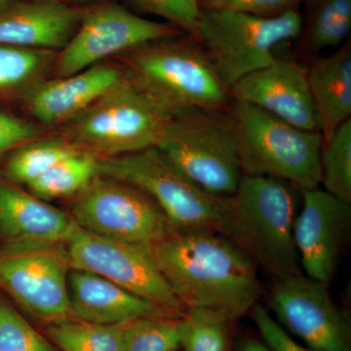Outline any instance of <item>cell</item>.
Wrapping results in <instances>:
<instances>
[{
  "mask_svg": "<svg viewBox=\"0 0 351 351\" xmlns=\"http://www.w3.org/2000/svg\"><path fill=\"white\" fill-rule=\"evenodd\" d=\"M161 274L186 311L228 323L257 306V263L239 245L212 230L175 232L151 247Z\"/></svg>",
  "mask_w": 351,
  "mask_h": 351,
  "instance_id": "6da1fadb",
  "label": "cell"
},
{
  "mask_svg": "<svg viewBox=\"0 0 351 351\" xmlns=\"http://www.w3.org/2000/svg\"><path fill=\"white\" fill-rule=\"evenodd\" d=\"M181 36V34H180ZM154 41L119 55L136 86L173 115L184 110H230V88L193 36Z\"/></svg>",
  "mask_w": 351,
  "mask_h": 351,
  "instance_id": "7a4b0ae2",
  "label": "cell"
},
{
  "mask_svg": "<svg viewBox=\"0 0 351 351\" xmlns=\"http://www.w3.org/2000/svg\"><path fill=\"white\" fill-rule=\"evenodd\" d=\"M297 193L283 180L243 175L230 196L223 235L241 247L274 281L302 274L294 240Z\"/></svg>",
  "mask_w": 351,
  "mask_h": 351,
  "instance_id": "3957f363",
  "label": "cell"
},
{
  "mask_svg": "<svg viewBox=\"0 0 351 351\" xmlns=\"http://www.w3.org/2000/svg\"><path fill=\"white\" fill-rule=\"evenodd\" d=\"M98 175L147 193L165 215L173 233L212 230L223 235L230 196L207 193L167 160L156 147L123 156L98 157Z\"/></svg>",
  "mask_w": 351,
  "mask_h": 351,
  "instance_id": "277c9868",
  "label": "cell"
},
{
  "mask_svg": "<svg viewBox=\"0 0 351 351\" xmlns=\"http://www.w3.org/2000/svg\"><path fill=\"white\" fill-rule=\"evenodd\" d=\"M243 175L269 176L299 191L319 188L322 136L262 108L233 100L230 108Z\"/></svg>",
  "mask_w": 351,
  "mask_h": 351,
  "instance_id": "5b68a950",
  "label": "cell"
},
{
  "mask_svg": "<svg viewBox=\"0 0 351 351\" xmlns=\"http://www.w3.org/2000/svg\"><path fill=\"white\" fill-rule=\"evenodd\" d=\"M174 115L127 75L69 122L68 141L97 157L156 147Z\"/></svg>",
  "mask_w": 351,
  "mask_h": 351,
  "instance_id": "8992f818",
  "label": "cell"
},
{
  "mask_svg": "<svg viewBox=\"0 0 351 351\" xmlns=\"http://www.w3.org/2000/svg\"><path fill=\"white\" fill-rule=\"evenodd\" d=\"M156 147L211 195H234L243 177L230 110L193 108L178 113Z\"/></svg>",
  "mask_w": 351,
  "mask_h": 351,
  "instance_id": "52a82bcc",
  "label": "cell"
},
{
  "mask_svg": "<svg viewBox=\"0 0 351 351\" xmlns=\"http://www.w3.org/2000/svg\"><path fill=\"white\" fill-rule=\"evenodd\" d=\"M299 8L272 17L232 11L201 9L195 36L228 87L269 66L276 48L300 38Z\"/></svg>",
  "mask_w": 351,
  "mask_h": 351,
  "instance_id": "ba28073f",
  "label": "cell"
},
{
  "mask_svg": "<svg viewBox=\"0 0 351 351\" xmlns=\"http://www.w3.org/2000/svg\"><path fill=\"white\" fill-rule=\"evenodd\" d=\"M71 216L86 232L128 243L154 246L173 233L165 215L147 193L100 175L73 196Z\"/></svg>",
  "mask_w": 351,
  "mask_h": 351,
  "instance_id": "9c48e42d",
  "label": "cell"
},
{
  "mask_svg": "<svg viewBox=\"0 0 351 351\" xmlns=\"http://www.w3.org/2000/svg\"><path fill=\"white\" fill-rule=\"evenodd\" d=\"M151 247L105 239L78 226L64 245L71 269L98 274L170 313L186 315L157 267Z\"/></svg>",
  "mask_w": 351,
  "mask_h": 351,
  "instance_id": "30bf717a",
  "label": "cell"
},
{
  "mask_svg": "<svg viewBox=\"0 0 351 351\" xmlns=\"http://www.w3.org/2000/svg\"><path fill=\"white\" fill-rule=\"evenodd\" d=\"M169 23L145 19L114 3L84 14L80 27L63 48L58 60L59 77L75 75L145 44L180 36Z\"/></svg>",
  "mask_w": 351,
  "mask_h": 351,
  "instance_id": "8fae6325",
  "label": "cell"
},
{
  "mask_svg": "<svg viewBox=\"0 0 351 351\" xmlns=\"http://www.w3.org/2000/svg\"><path fill=\"white\" fill-rule=\"evenodd\" d=\"M269 308L278 324L311 351H351L350 318L332 300L329 286L306 274L274 281Z\"/></svg>",
  "mask_w": 351,
  "mask_h": 351,
  "instance_id": "7c38bea8",
  "label": "cell"
},
{
  "mask_svg": "<svg viewBox=\"0 0 351 351\" xmlns=\"http://www.w3.org/2000/svg\"><path fill=\"white\" fill-rule=\"evenodd\" d=\"M64 246L0 252V286L46 324L69 319V274Z\"/></svg>",
  "mask_w": 351,
  "mask_h": 351,
  "instance_id": "4fadbf2b",
  "label": "cell"
},
{
  "mask_svg": "<svg viewBox=\"0 0 351 351\" xmlns=\"http://www.w3.org/2000/svg\"><path fill=\"white\" fill-rule=\"evenodd\" d=\"M300 193L302 207L294 225L300 265L307 277L329 286L350 226V203L319 188Z\"/></svg>",
  "mask_w": 351,
  "mask_h": 351,
  "instance_id": "5bb4252c",
  "label": "cell"
},
{
  "mask_svg": "<svg viewBox=\"0 0 351 351\" xmlns=\"http://www.w3.org/2000/svg\"><path fill=\"white\" fill-rule=\"evenodd\" d=\"M230 93L233 100L256 106L291 125L319 132L307 68L297 62L276 59L235 82Z\"/></svg>",
  "mask_w": 351,
  "mask_h": 351,
  "instance_id": "9a60e30c",
  "label": "cell"
},
{
  "mask_svg": "<svg viewBox=\"0 0 351 351\" xmlns=\"http://www.w3.org/2000/svg\"><path fill=\"white\" fill-rule=\"evenodd\" d=\"M77 223L62 210L0 180V239L3 250L64 246Z\"/></svg>",
  "mask_w": 351,
  "mask_h": 351,
  "instance_id": "2e32d148",
  "label": "cell"
},
{
  "mask_svg": "<svg viewBox=\"0 0 351 351\" xmlns=\"http://www.w3.org/2000/svg\"><path fill=\"white\" fill-rule=\"evenodd\" d=\"M69 319L114 325L147 316L181 317L85 270H69Z\"/></svg>",
  "mask_w": 351,
  "mask_h": 351,
  "instance_id": "e0dca14e",
  "label": "cell"
},
{
  "mask_svg": "<svg viewBox=\"0 0 351 351\" xmlns=\"http://www.w3.org/2000/svg\"><path fill=\"white\" fill-rule=\"evenodd\" d=\"M125 75L110 64H97L36 87L27 99V108L45 125L71 121L100 99Z\"/></svg>",
  "mask_w": 351,
  "mask_h": 351,
  "instance_id": "ac0fdd59",
  "label": "cell"
},
{
  "mask_svg": "<svg viewBox=\"0 0 351 351\" xmlns=\"http://www.w3.org/2000/svg\"><path fill=\"white\" fill-rule=\"evenodd\" d=\"M83 15L53 0L14 2L0 10V44L43 51L64 48Z\"/></svg>",
  "mask_w": 351,
  "mask_h": 351,
  "instance_id": "d6986e66",
  "label": "cell"
},
{
  "mask_svg": "<svg viewBox=\"0 0 351 351\" xmlns=\"http://www.w3.org/2000/svg\"><path fill=\"white\" fill-rule=\"evenodd\" d=\"M318 131L322 142L351 119V43L332 54L314 58L307 66Z\"/></svg>",
  "mask_w": 351,
  "mask_h": 351,
  "instance_id": "ffe728a7",
  "label": "cell"
},
{
  "mask_svg": "<svg viewBox=\"0 0 351 351\" xmlns=\"http://www.w3.org/2000/svg\"><path fill=\"white\" fill-rule=\"evenodd\" d=\"M301 48L304 55L335 49L348 40L351 31V0H302Z\"/></svg>",
  "mask_w": 351,
  "mask_h": 351,
  "instance_id": "44dd1931",
  "label": "cell"
},
{
  "mask_svg": "<svg viewBox=\"0 0 351 351\" xmlns=\"http://www.w3.org/2000/svg\"><path fill=\"white\" fill-rule=\"evenodd\" d=\"M98 157L85 151L66 157L27 186L29 193L47 201L73 197L98 175Z\"/></svg>",
  "mask_w": 351,
  "mask_h": 351,
  "instance_id": "7402d4cb",
  "label": "cell"
},
{
  "mask_svg": "<svg viewBox=\"0 0 351 351\" xmlns=\"http://www.w3.org/2000/svg\"><path fill=\"white\" fill-rule=\"evenodd\" d=\"M124 324L64 319L48 323L45 332L61 351H123Z\"/></svg>",
  "mask_w": 351,
  "mask_h": 351,
  "instance_id": "603a6c76",
  "label": "cell"
},
{
  "mask_svg": "<svg viewBox=\"0 0 351 351\" xmlns=\"http://www.w3.org/2000/svg\"><path fill=\"white\" fill-rule=\"evenodd\" d=\"M82 151L68 140L32 141L14 149L4 166L6 181L29 186L53 166Z\"/></svg>",
  "mask_w": 351,
  "mask_h": 351,
  "instance_id": "cb8c5ba5",
  "label": "cell"
},
{
  "mask_svg": "<svg viewBox=\"0 0 351 351\" xmlns=\"http://www.w3.org/2000/svg\"><path fill=\"white\" fill-rule=\"evenodd\" d=\"M320 167L325 191L351 203V119L322 142Z\"/></svg>",
  "mask_w": 351,
  "mask_h": 351,
  "instance_id": "d4e9b609",
  "label": "cell"
},
{
  "mask_svg": "<svg viewBox=\"0 0 351 351\" xmlns=\"http://www.w3.org/2000/svg\"><path fill=\"white\" fill-rule=\"evenodd\" d=\"M184 318L147 316L123 328V351H177L181 348Z\"/></svg>",
  "mask_w": 351,
  "mask_h": 351,
  "instance_id": "484cf974",
  "label": "cell"
},
{
  "mask_svg": "<svg viewBox=\"0 0 351 351\" xmlns=\"http://www.w3.org/2000/svg\"><path fill=\"white\" fill-rule=\"evenodd\" d=\"M228 321L203 311H186L181 348L184 351H230Z\"/></svg>",
  "mask_w": 351,
  "mask_h": 351,
  "instance_id": "4316f807",
  "label": "cell"
},
{
  "mask_svg": "<svg viewBox=\"0 0 351 351\" xmlns=\"http://www.w3.org/2000/svg\"><path fill=\"white\" fill-rule=\"evenodd\" d=\"M0 351H58L13 306L0 300Z\"/></svg>",
  "mask_w": 351,
  "mask_h": 351,
  "instance_id": "83f0119b",
  "label": "cell"
},
{
  "mask_svg": "<svg viewBox=\"0 0 351 351\" xmlns=\"http://www.w3.org/2000/svg\"><path fill=\"white\" fill-rule=\"evenodd\" d=\"M43 52L0 44V90L19 86L34 77L45 61Z\"/></svg>",
  "mask_w": 351,
  "mask_h": 351,
  "instance_id": "f1b7e54d",
  "label": "cell"
},
{
  "mask_svg": "<svg viewBox=\"0 0 351 351\" xmlns=\"http://www.w3.org/2000/svg\"><path fill=\"white\" fill-rule=\"evenodd\" d=\"M138 10L167 21L182 32L195 36L200 15L198 0H129Z\"/></svg>",
  "mask_w": 351,
  "mask_h": 351,
  "instance_id": "f546056e",
  "label": "cell"
},
{
  "mask_svg": "<svg viewBox=\"0 0 351 351\" xmlns=\"http://www.w3.org/2000/svg\"><path fill=\"white\" fill-rule=\"evenodd\" d=\"M201 9L272 17L299 8L302 0H198Z\"/></svg>",
  "mask_w": 351,
  "mask_h": 351,
  "instance_id": "4dcf8cb0",
  "label": "cell"
},
{
  "mask_svg": "<svg viewBox=\"0 0 351 351\" xmlns=\"http://www.w3.org/2000/svg\"><path fill=\"white\" fill-rule=\"evenodd\" d=\"M251 317L255 323L263 343L274 351H311L285 331L277 321L270 315L269 309L262 306H255L251 311Z\"/></svg>",
  "mask_w": 351,
  "mask_h": 351,
  "instance_id": "1f68e13d",
  "label": "cell"
},
{
  "mask_svg": "<svg viewBox=\"0 0 351 351\" xmlns=\"http://www.w3.org/2000/svg\"><path fill=\"white\" fill-rule=\"evenodd\" d=\"M38 135V127L12 115L0 112V154L32 142Z\"/></svg>",
  "mask_w": 351,
  "mask_h": 351,
  "instance_id": "d6a6232c",
  "label": "cell"
},
{
  "mask_svg": "<svg viewBox=\"0 0 351 351\" xmlns=\"http://www.w3.org/2000/svg\"><path fill=\"white\" fill-rule=\"evenodd\" d=\"M232 351H274L270 350L269 346L265 345L263 341L250 338V337H243L235 341L233 345Z\"/></svg>",
  "mask_w": 351,
  "mask_h": 351,
  "instance_id": "836d02e7",
  "label": "cell"
},
{
  "mask_svg": "<svg viewBox=\"0 0 351 351\" xmlns=\"http://www.w3.org/2000/svg\"><path fill=\"white\" fill-rule=\"evenodd\" d=\"M16 0H0V10L5 8V7L10 5V4L14 3Z\"/></svg>",
  "mask_w": 351,
  "mask_h": 351,
  "instance_id": "e575fe53",
  "label": "cell"
}]
</instances>
